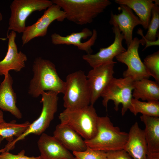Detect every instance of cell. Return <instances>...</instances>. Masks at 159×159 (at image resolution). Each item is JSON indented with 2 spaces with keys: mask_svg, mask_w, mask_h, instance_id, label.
I'll use <instances>...</instances> for the list:
<instances>
[{
  "mask_svg": "<svg viewBox=\"0 0 159 159\" xmlns=\"http://www.w3.org/2000/svg\"><path fill=\"white\" fill-rule=\"evenodd\" d=\"M33 76L31 80L28 93L37 98L45 91L64 94L65 82L59 76L55 65L49 60L38 57L34 61L32 66Z\"/></svg>",
  "mask_w": 159,
  "mask_h": 159,
  "instance_id": "6da1fadb",
  "label": "cell"
},
{
  "mask_svg": "<svg viewBox=\"0 0 159 159\" xmlns=\"http://www.w3.org/2000/svg\"><path fill=\"white\" fill-rule=\"evenodd\" d=\"M64 12L66 19L79 25L90 24L112 4L109 0H52Z\"/></svg>",
  "mask_w": 159,
  "mask_h": 159,
  "instance_id": "7a4b0ae2",
  "label": "cell"
},
{
  "mask_svg": "<svg viewBox=\"0 0 159 159\" xmlns=\"http://www.w3.org/2000/svg\"><path fill=\"white\" fill-rule=\"evenodd\" d=\"M128 134L115 126L107 116L98 117L97 131L91 139L84 140L87 146L93 149L107 152L123 149Z\"/></svg>",
  "mask_w": 159,
  "mask_h": 159,
  "instance_id": "3957f363",
  "label": "cell"
},
{
  "mask_svg": "<svg viewBox=\"0 0 159 159\" xmlns=\"http://www.w3.org/2000/svg\"><path fill=\"white\" fill-rule=\"evenodd\" d=\"M98 117L93 106L90 105L79 109H65L60 113L59 118L60 124L70 128L87 140L97 133Z\"/></svg>",
  "mask_w": 159,
  "mask_h": 159,
  "instance_id": "277c9868",
  "label": "cell"
},
{
  "mask_svg": "<svg viewBox=\"0 0 159 159\" xmlns=\"http://www.w3.org/2000/svg\"><path fill=\"white\" fill-rule=\"evenodd\" d=\"M65 82L63 100L65 109H79L90 105V90L83 72L79 70L68 74Z\"/></svg>",
  "mask_w": 159,
  "mask_h": 159,
  "instance_id": "5b68a950",
  "label": "cell"
},
{
  "mask_svg": "<svg viewBox=\"0 0 159 159\" xmlns=\"http://www.w3.org/2000/svg\"><path fill=\"white\" fill-rule=\"evenodd\" d=\"M58 94L52 91H45L42 93L40 102L42 104V107L39 116L31 123L28 128L21 136L12 141L8 142L4 148L6 151L13 150L17 142L24 139L29 135L33 134L40 135L44 133L54 119V114L57 111Z\"/></svg>",
  "mask_w": 159,
  "mask_h": 159,
  "instance_id": "8992f818",
  "label": "cell"
},
{
  "mask_svg": "<svg viewBox=\"0 0 159 159\" xmlns=\"http://www.w3.org/2000/svg\"><path fill=\"white\" fill-rule=\"evenodd\" d=\"M133 81L129 77H113L101 95L103 106L107 109L108 102L112 100L115 105L114 109L117 111L119 104H121V114L124 115L128 110L132 98Z\"/></svg>",
  "mask_w": 159,
  "mask_h": 159,
  "instance_id": "52a82bcc",
  "label": "cell"
},
{
  "mask_svg": "<svg viewBox=\"0 0 159 159\" xmlns=\"http://www.w3.org/2000/svg\"><path fill=\"white\" fill-rule=\"evenodd\" d=\"M53 4L48 0H14L10 6L8 31L23 33L26 28V20L33 12L45 10Z\"/></svg>",
  "mask_w": 159,
  "mask_h": 159,
  "instance_id": "ba28073f",
  "label": "cell"
},
{
  "mask_svg": "<svg viewBox=\"0 0 159 159\" xmlns=\"http://www.w3.org/2000/svg\"><path fill=\"white\" fill-rule=\"evenodd\" d=\"M140 44V40L137 37L134 38L127 47V49L115 57L119 62L127 66V69L123 72V77L130 78L134 81L149 79L150 77L139 54L138 51Z\"/></svg>",
  "mask_w": 159,
  "mask_h": 159,
  "instance_id": "9c48e42d",
  "label": "cell"
},
{
  "mask_svg": "<svg viewBox=\"0 0 159 159\" xmlns=\"http://www.w3.org/2000/svg\"><path fill=\"white\" fill-rule=\"evenodd\" d=\"M65 19L64 12L59 6L53 4L35 23L26 27L21 37L23 46L34 38L45 36L48 26L53 21H62Z\"/></svg>",
  "mask_w": 159,
  "mask_h": 159,
  "instance_id": "30bf717a",
  "label": "cell"
},
{
  "mask_svg": "<svg viewBox=\"0 0 159 159\" xmlns=\"http://www.w3.org/2000/svg\"><path fill=\"white\" fill-rule=\"evenodd\" d=\"M116 62L103 63L89 71L86 76L90 92V104L93 105L112 79Z\"/></svg>",
  "mask_w": 159,
  "mask_h": 159,
  "instance_id": "8fae6325",
  "label": "cell"
},
{
  "mask_svg": "<svg viewBox=\"0 0 159 159\" xmlns=\"http://www.w3.org/2000/svg\"><path fill=\"white\" fill-rule=\"evenodd\" d=\"M112 29L115 39L110 45L106 48H100L96 54H87L82 56L83 59L92 68L103 63L115 62L113 60L114 57L126 51L122 44L123 35L118 27L113 25Z\"/></svg>",
  "mask_w": 159,
  "mask_h": 159,
  "instance_id": "7c38bea8",
  "label": "cell"
},
{
  "mask_svg": "<svg viewBox=\"0 0 159 159\" xmlns=\"http://www.w3.org/2000/svg\"><path fill=\"white\" fill-rule=\"evenodd\" d=\"M97 35L96 29L92 31L85 28L80 32H73L65 36L54 33L51 37L52 43L54 45H73L78 49L90 54L92 52L91 47L95 43Z\"/></svg>",
  "mask_w": 159,
  "mask_h": 159,
  "instance_id": "4fadbf2b",
  "label": "cell"
},
{
  "mask_svg": "<svg viewBox=\"0 0 159 159\" xmlns=\"http://www.w3.org/2000/svg\"><path fill=\"white\" fill-rule=\"evenodd\" d=\"M118 9L121 12L117 14L110 13V24L116 25L122 34L127 47L132 40V32L134 28L142 23L132 10L126 5L120 4Z\"/></svg>",
  "mask_w": 159,
  "mask_h": 159,
  "instance_id": "5bb4252c",
  "label": "cell"
},
{
  "mask_svg": "<svg viewBox=\"0 0 159 159\" xmlns=\"http://www.w3.org/2000/svg\"><path fill=\"white\" fill-rule=\"evenodd\" d=\"M16 36V32L13 31L7 34L8 50L5 57L0 61V75L5 76L11 70L19 72L25 67L27 57L21 51L18 52L15 42Z\"/></svg>",
  "mask_w": 159,
  "mask_h": 159,
  "instance_id": "9a60e30c",
  "label": "cell"
},
{
  "mask_svg": "<svg viewBox=\"0 0 159 159\" xmlns=\"http://www.w3.org/2000/svg\"><path fill=\"white\" fill-rule=\"evenodd\" d=\"M42 159H72L74 157L53 136L43 133L37 142Z\"/></svg>",
  "mask_w": 159,
  "mask_h": 159,
  "instance_id": "2e32d148",
  "label": "cell"
},
{
  "mask_svg": "<svg viewBox=\"0 0 159 159\" xmlns=\"http://www.w3.org/2000/svg\"><path fill=\"white\" fill-rule=\"evenodd\" d=\"M124 150L132 159H146L148 152L144 130L135 122L130 127Z\"/></svg>",
  "mask_w": 159,
  "mask_h": 159,
  "instance_id": "e0dca14e",
  "label": "cell"
},
{
  "mask_svg": "<svg viewBox=\"0 0 159 159\" xmlns=\"http://www.w3.org/2000/svg\"><path fill=\"white\" fill-rule=\"evenodd\" d=\"M13 80L8 73L4 76L0 84V109L7 111L18 119L22 117L20 110L16 105L17 97L12 88Z\"/></svg>",
  "mask_w": 159,
  "mask_h": 159,
  "instance_id": "ac0fdd59",
  "label": "cell"
},
{
  "mask_svg": "<svg viewBox=\"0 0 159 159\" xmlns=\"http://www.w3.org/2000/svg\"><path fill=\"white\" fill-rule=\"evenodd\" d=\"M67 150L74 152L85 150L87 148L85 140L74 130L59 124L56 127L53 136Z\"/></svg>",
  "mask_w": 159,
  "mask_h": 159,
  "instance_id": "d6986e66",
  "label": "cell"
},
{
  "mask_svg": "<svg viewBox=\"0 0 159 159\" xmlns=\"http://www.w3.org/2000/svg\"><path fill=\"white\" fill-rule=\"evenodd\" d=\"M132 96L147 101L159 100V84L148 78L133 82Z\"/></svg>",
  "mask_w": 159,
  "mask_h": 159,
  "instance_id": "ffe728a7",
  "label": "cell"
},
{
  "mask_svg": "<svg viewBox=\"0 0 159 159\" xmlns=\"http://www.w3.org/2000/svg\"><path fill=\"white\" fill-rule=\"evenodd\" d=\"M120 5L127 6L133 10L142 23L145 29L148 28L151 16L152 9L155 5L153 0H115Z\"/></svg>",
  "mask_w": 159,
  "mask_h": 159,
  "instance_id": "44dd1931",
  "label": "cell"
},
{
  "mask_svg": "<svg viewBox=\"0 0 159 159\" xmlns=\"http://www.w3.org/2000/svg\"><path fill=\"white\" fill-rule=\"evenodd\" d=\"M140 117L145 125L143 130L148 151L159 152V117L143 115Z\"/></svg>",
  "mask_w": 159,
  "mask_h": 159,
  "instance_id": "7402d4cb",
  "label": "cell"
},
{
  "mask_svg": "<svg viewBox=\"0 0 159 159\" xmlns=\"http://www.w3.org/2000/svg\"><path fill=\"white\" fill-rule=\"evenodd\" d=\"M159 28V7L158 5L155 4L152 10L151 18L146 34L144 36L140 29H138L137 31V33L142 37L140 39V44L146 45L143 50L150 46L159 45V38L156 39L159 35L158 34Z\"/></svg>",
  "mask_w": 159,
  "mask_h": 159,
  "instance_id": "603a6c76",
  "label": "cell"
},
{
  "mask_svg": "<svg viewBox=\"0 0 159 159\" xmlns=\"http://www.w3.org/2000/svg\"><path fill=\"white\" fill-rule=\"evenodd\" d=\"M15 120L7 122L5 121L0 123V136L8 141H12L14 137L18 138L23 134L31 124L29 121L19 124Z\"/></svg>",
  "mask_w": 159,
  "mask_h": 159,
  "instance_id": "cb8c5ba5",
  "label": "cell"
},
{
  "mask_svg": "<svg viewBox=\"0 0 159 159\" xmlns=\"http://www.w3.org/2000/svg\"><path fill=\"white\" fill-rule=\"evenodd\" d=\"M128 110L135 116L141 113L143 115L159 117V102H142L132 98Z\"/></svg>",
  "mask_w": 159,
  "mask_h": 159,
  "instance_id": "d4e9b609",
  "label": "cell"
},
{
  "mask_svg": "<svg viewBox=\"0 0 159 159\" xmlns=\"http://www.w3.org/2000/svg\"><path fill=\"white\" fill-rule=\"evenodd\" d=\"M143 62L148 74L159 84V50L147 56Z\"/></svg>",
  "mask_w": 159,
  "mask_h": 159,
  "instance_id": "484cf974",
  "label": "cell"
},
{
  "mask_svg": "<svg viewBox=\"0 0 159 159\" xmlns=\"http://www.w3.org/2000/svg\"><path fill=\"white\" fill-rule=\"evenodd\" d=\"M73 154L77 159H107L106 152L93 149L88 146L85 150L74 152Z\"/></svg>",
  "mask_w": 159,
  "mask_h": 159,
  "instance_id": "4316f807",
  "label": "cell"
},
{
  "mask_svg": "<svg viewBox=\"0 0 159 159\" xmlns=\"http://www.w3.org/2000/svg\"><path fill=\"white\" fill-rule=\"evenodd\" d=\"M0 159H42L40 156L29 157L25 155V151L23 150L16 155L6 151L0 154Z\"/></svg>",
  "mask_w": 159,
  "mask_h": 159,
  "instance_id": "83f0119b",
  "label": "cell"
},
{
  "mask_svg": "<svg viewBox=\"0 0 159 159\" xmlns=\"http://www.w3.org/2000/svg\"><path fill=\"white\" fill-rule=\"evenodd\" d=\"M107 159H132L124 149L106 152Z\"/></svg>",
  "mask_w": 159,
  "mask_h": 159,
  "instance_id": "f1b7e54d",
  "label": "cell"
},
{
  "mask_svg": "<svg viewBox=\"0 0 159 159\" xmlns=\"http://www.w3.org/2000/svg\"><path fill=\"white\" fill-rule=\"evenodd\" d=\"M146 159H159V152H148Z\"/></svg>",
  "mask_w": 159,
  "mask_h": 159,
  "instance_id": "f546056e",
  "label": "cell"
},
{
  "mask_svg": "<svg viewBox=\"0 0 159 159\" xmlns=\"http://www.w3.org/2000/svg\"><path fill=\"white\" fill-rule=\"evenodd\" d=\"M4 121L3 113L2 110L0 109V123Z\"/></svg>",
  "mask_w": 159,
  "mask_h": 159,
  "instance_id": "4dcf8cb0",
  "label": "cell"
},
{
  "mask_svg": "<svg viewBox=\"0 0 159 159\" xmlns=\"http://www.w3.org/2000/svg\"><path fill=\"white\" fill-rule=\"evenodd\" d=\"M4 139L2 137L0 136V145L2 141ZM6 152V150L4 148L0 149V153H2Z\"/></svg>",
  "mask_w": 159,
  "mask_h": 159,
  "instance_id": "1f68e13d",
  "label": "cell"
},
{
  "mask_svg": "<svg viewBox=\"0 0 159 159\" xmlns=\"http://www.w3.org/2000/svg\"><path fill=\"white\" fill-rule=\"evenodd\" d=\"M2 19H3V17H2V14L1 13V12L0 11V21H1L2 20ZM0 39L3 40H6V39L0 38Z\"/></svg>",
  "mask_w": 159,
  "mask_h": 159,
  "instance_id": "d6a6232c",
  "label": "cell"
},
{
  "mask_svg": "<svg viewBox=\"0 0 159 159\" xmlns=\"http://www.w3.org/2000/svg\"><path fill=\"white\" fill-rule=\"evenodd\" d=\"M72 159H77L76 158H75V157H74Z\"/></svg>",
  "mask_w": 159,
  "mask_h": 159,
  "instance_id": "836d02e7",
  "label": "cell"
}]
</instances>
